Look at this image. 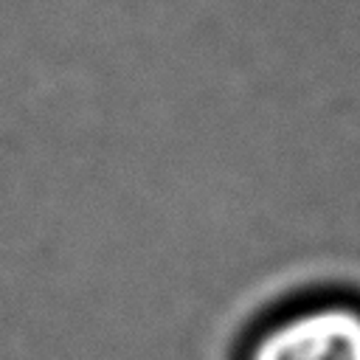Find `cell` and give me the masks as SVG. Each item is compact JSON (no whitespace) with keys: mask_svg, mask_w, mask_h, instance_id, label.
Wrapping results in <instances>:
<instances>
[{"mask_svg":"<svg viewBox=\"0 0 360 360\" xmlns=\"http://www.w3.org/2000/svg\"><path fill=\"white\" fill-rule=\"evenodd\" d=\"M250 360H360V312L321 307L270 329Z\"/></svg>","mask_w":360,"mask_h":360,"instance_id":"6da1fadb","label":"cell"}]
</instances>
